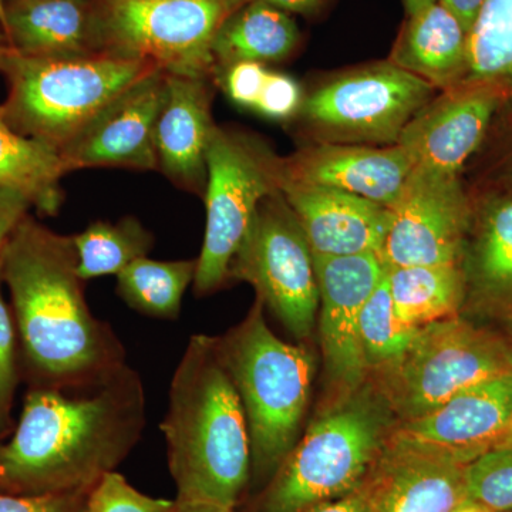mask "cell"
Wrapping results in <instances>:
<instances>
[{
	"label": "cell",
	"instance_id": "6da1fadb",
	"mask_svg": "<svg viewBox=\"0 0 512 512\" xmlns=\"http://www.w3.org/2000/svg\"><path fill=\"white\" fill-rule=\"evenodd\" d=\"M146 404L141 377L127 363L94 379L30 390L15 434L0 446V490L89 491L137 446Z\"/></svg>",
	"mask_w": 512,
	"mask_h": 512
},
{
	"label": "cell",
	"instance_id": "7a4b0ae2",
	"mask_svg": "<svg viewBox=\"0 0 512 512\" xmlns=\"http://www.w3.org/2000/svg\"><path fill=\"white\" fill-rule=\"evenodd\" d=\"M73 237L25 218L0 254L29 366L45 384L82 382L126 363L109 323L84 298Z\"/></svg>",
	"mask_w": 512,
	"mask_h": 512
},
{
	"label": "cell",
	"instance_id": "3957f363",
	"mask_svg": "<svg viewBox=\"0 0 512 512\" xmlns=\"http://www.w3.org/2000/svg\"><path fill=\"white\" fill-rule=\"evenodd\" d=\"M177 504L234 510L251 476L247 416L217 338L194 335L168 393L161 423Z\"/></svg>",
	"mask_w": 512,
	"mask_h": 512
},
{
	"label": "cell",
	"instance_id": "277c9868",
	"mask_svg": "<svg viewBox=\"0 0 512 512\" xmlns=\"http://www.w3.org/2000/svg\"><path fill=\"white\" fill-rule=\"evenodd\" d=\"M156 69L147 60L110 53L32 56L10 47L0 59L9 83L0 109L13 130L60 151L111 101Z\"/></svg>",
	"mask_w": 512,
	"mask_h": 512
},
{
	"label": "cell",
	"instance_id": "5b68a950",
	"mask_svg": "<svg viewBox=\"0 0 512 512\" xmlns=\"http://www.w3.org/2000/svg\"><path fill=\"white\" fill-rule=\"evenodd\" d=\"M393 413L363 384L309 427L274 474L258 512H306L352 493L382 456Z\"/></svg>",
	"mask_w": 512,
	"mask_h": 512
},
{
	"label": "cell",
	"instance_id": "8992f818",
	"mask_svg": "<svg viewBox=\"0 0 512 512\" xmlns=\"http://www.w3.org/2000/svg\"><path fill=\"white\" fill-rule=\"evenodd\" d=\"M217 345L247 416L251 468L258 476H274L301 430L313 357L269 329L259 301L238 328L217 338Z\"/></svg>",
	"mask_w": 512,
	"mask_h": 512
},
{
	"label": "cell",
	"instance_id": "52a82bcc",
	"mask_svg": "<svg viewBox=\"0 0 512 512\" xmlns=\"http://www.w3.org/2000/svg\"><path fill=\"white\" fill-rule=\"evenodd\" d=\"M511 373L510 343L453 316L420 328L404 355L377 373V392L397 420L407 421L476 384Z\"/></svg>",
	"mask_w": 512,
	"mask_h": 512
},
{
	"label": "cell",
	"instance_id": "ba28073f",
	"mask_svg": "<svg viewBox=\"0 0 512 512\" xmlns=\"http://www.w3.org/2000/svg\"><path fill=\"white\" fill-rule=\"evenodd\" d=\"M278 160L254 138L215 126L207 151V227L194 291H217L259 204L278 190Z\"/></svg>",
	"mask_w": 512,
	"mask_h": 512
},
{
	"label": "cell",
	"instance_id": "9c48e42d",
	"mask_svg": "<svg viewBox=\"0 0 512 512\" xmlns=\"http://www.w3.org/2000/svg\"><path fill=\"white\" fill-rule=\"evenodd\" d=\"M434 92L389 60L323 83L303 99L299 113L319 143L393 146Z\"/></svg>",
	"mask_w": 512,
	"mask_h": 512
},
{
	"label": "cell",
	"instance_id": "30bf717a",
	"mask_svg": "<svg viewBox=\"0 0 512 512\" xmlns=\"http://www.w3.org/2000/svg\"><path fill=\"white\" fill-rule=\"evenodd\" d=\"M245 0H107L101 12L110 55L147 60L173 76L215 73L212 42Z\"/></svg>",
	"mask_w": 512,
	"mask_h": 512
},
{
	"label": "cell",
	"instance_id": "8fae6325",
	"mask_svg": "<svg viewBox=\"0 0 512 512\" xmlns=\"http://www.w3.org/2000/svg\"><path fill=\"white\" fill-rule=\"evenodd\" d=\"M228 278L254 286L258 301L296 339L311 335L319 308L312 249L281 191L259 204Z\"/></svg>",
	"mask_w": 512,
	"mask_h": 512
},
{
	"label": "cell",
	"instance_id": "7c38bea8",
	"mask_svg": "<svg viewBox=\"0 0 512 512\" xmlns=\"http://www.w3.org/2000/svg\"><path fill=\"white\" fill-rule=\"evenodd\" d=\"M468 202L458 175L414 167L380 259L386 269L458 264L468 227Z\"/></svg>",
	"mask_w": 512,
	"mask_h": 512
},
{
	"label": "cell",
	"instance_id": "4fadbf2b",
	"mask_svg": "<svg viewBox=\"0 0 512 512\" xmlns=\"http://www.w3.org/2000/svg\"><path fill=\"white\" fill-rule=\"evenodd\" d=\"M512 417V373L476 384L433 412L399 421L387 444L467 466L497 447Z\"/></svg>",
	"mask_w": 512,
	"mask_h": 512
},
{
	"label": "cell",
	"instance_id": "5bb4252c",
	"mask_svg": "<svg viewBox=\"0 0 512 512\" xmlns=\"http://www.w3.org/2000/svg\"><path fill=\"white\" fill-rule=\"evenodd\" d=\"M319 289V332L326 370L346 393L365 384L369 372L360 343V318L387 269L376 254L313 255Z\"/></svg>",
	"mask_w": 512,
	"mask_h": 512
},
{
	"label": "cell",
	"instance_id": "9a60e30c",
	"mask_svg": "<svg viewBox=\"0 0 512 512\" xmlns=\"http://www.w3.org/2000/svg\"><path fill=\"white\" fill-rule=\"evenodd\" d=\"M165 96L167 73L161 69L131 84L60 148L67 170H157L156 124Z\"/></svg>",
	"mask_w": 512,
	"mask_h": 512
},
{
	"label": "cell",
	"instance_id": "2e32d148",
	"mask_svg": "<svg viewBox=\"0 0 512 512\" xmlns=\"http://www.w3.org/2000/svg\"><path fill=\"white\" fill-rule=\"evenodd\" d=\"M497 87L463 83L431 99L404 127L396 144L414 167L458 175L483 141L498 104Z\"/></svg>",
	"mask_w": 512,
	"mask_h": 512
},
{
	"label": "cell",
	"instance_id": "e0dca14e",
	"mask_svg": "<svg viewBox=\"0 0 512 512\" xmlns=\"http://www.w3.org/2000/svg\"><path fill=\"white\" fill-rule=\"evenodd\" d=\"M414 161L399 144L319 143L279 158L278 177L349 192L393 210L402 198Z\"/></svg>",
	"mask_w": 512,
	"mask_h": 512
},
{
	"label": "cell",
	"instance_id": "ac0fdd59",
	"mask_svg": "<svg viewBox=\"0 0 512 512\" xmlns=\"http://www.w3.org/2000/svg\"><path fill=\"white\" fill-rule=\"evenodd\" d=\"M278 190L301 224L313 255L380 256L392 227L390 208L335 188L279 177Z\"/></svg>",
	"mask_w": 512,
	"mask_h": 512
},
{
	"label": "cell",
	"instance_id": "d6986e66",
	"mask_svg": "<svg viewBox=\"0 0 512 512\" xmlns=\"http://www.w3.org/2000/svg\"><path fill=\"white\" fill-rule=\"evenodd\" d=\"M214 128L208 79L167 73V96L156 124L158 170L184 190L205 191Z\"/></svg>",
	"mask_w": 512,
	"mask_h": 512
},
{
	"label": "cell",
	"instance_id": "ffe728a7",
	"mask_svg": "<svg viewBox=\"0 0 512 512\" xmlns=\"http://www.w3.org/2000/svg\"><path fill=\"white\" fill-rule=\"evenodd\" d=\"M367 480L373 512H454L468 501L466 466L387 443Z\"/></svg>",
	"mask_w": 512,
	"mask_h": 512
},
{
	"label": "cell",
	"instance_id": "44dd1931",
	"mask_svg": "<svg viewBox=\"0 0 512 512\" xmlns=\"http://www.w3.org/2000/svg\"><path fill=\"white\" fill-rule=\"evenodd\" d=\"M2 18L9 46L23 55L106 53L101 12L90 0H12Z\"/></svg>",
	"mask_w": 512,
	"mask_h": 512
},
{
	"label": "cell",
	"instance_id": "7402d4cb",
	"mask_svg": "<svg viewBox=\"0 0 512 512\" xmlns=\"http://www.w3.org/2000/svg\"><path fill=\"white\" fill-rule=\"evenodd\" d=\"M467 39L456 16L436 2L409 16L390 62L446 92L466 82Z\"/></svg>",
	"mask_w": 512,
	"mask_h": 512
},
{
	"label": "cell",
	"instance_id": "603a6c76",
	"mask_svg": "<svg viewBox=\"0 0 512 512\" xmlns=\"http://www.w3.org/2000/svg\"><path fill=\"white\" fill-rule=\"evenodd\" d=\"M298 40V26L284 10L262 0L244 2L222 22L212 42L215 70L238 62H279Z\"/></svg>",
	"mask_w": 512,
	"mask_h": 512
},
{
	"label": "cell",
	"instance_id": "cb8c5ba5",
	"mask_svg": "<svg viewBox=\"0 0 512 512\" xmlns=\"http://www.w3.org/2000/svg\"><path fill=\"white\" fill-rule=\"evenodd\" d=\"M67 173L57 148L13 130L0 109V185L22 192L40 214L53 217L62 207L60 180Z\"/></svg>",
	"mask_w": 512,
	"mask_h": 512
},
{
	"label": "cell",
	"instance_id": "d4e9b609",
	"mask_svg": "<svg viewBox=\"0 0 512 512\" xmlns=\"http://www.w3.org/2000/svg\"><path fill=\"white\" fill-rule=\"evenodd\" d=\"M394 311L420 329L453 318L464 296V276L458 264L413 265L387 269Z\"/></svg>",
	"mask_w": 512,
	"mask_h": 512
},
{
	"label": "cell",
	"instance_id": "484cf974",
	"mask_svg": "<svg viewBox=\"0 0 512 512\" xmlns=\"http://www.w3.org/2000/svg\"><path fill=\"white\" fill-rule=\"evenodd\" d=\"M198 259L154 261L136 259L117 275V293L134 311L151 318L175 320L185 291L194 285Z\"/></svg>",
	"mask_w": 512,
	"mask_h": 512
},
{
	"label": "cell",
	"instance_id": "4316f807",
	"mask_svg": "<svg viewBox=\"0 0 512 512\" xmlns=\"http://www.w3.org/2000/svg\"><path fill=\"white\" fill-rule=\"evenodd\" d=\"M153 241L150 231L134 217L121 218L116 224L93 222L73 237L80 278L119 275L131 262L147 256Z\"/></svg>",
	"mask_w": 512,
	"mask_h": 512
},
{
	"label": "cell",
	"instance_id": "83f0119b",
	"mask_svg": "<svg viewBox=\"0 0 512 512\" xmlns=\"http://www.w3.org/2000/svg\"><path fill=\"white\" fill-rule=\"evenodd\" d=\"M464 83L512 87V0H487L468 33Z\"/></svg>",
	"mask_w": 512,
	"mask_h": 512
},
{
	"label": "cell",
	"instance_id": "f1b7e54d",
	"mask_svg": "<svg viewBox=\"0 0 512 512\" xmlns=\"http://www.w3.org/2000/svg\"><path fill=\"white\" fill-rule=\"evenodd\" d=\"M419 329L394 311L387 272L367 299L360 318V343L367 372L379 373L404 355Z\"/></svg>",
	"mask_w": 512,
	"mask_h": 512
},
{
	"label": "cell",
	"instance_id": "f546056e",
	"mask_svg": "<svg viewBox=\"0 0 512 512\" xmlns=\"http://www.w3.org/2000/svg\"><path fill=\"white\" fill-rule=\"evenodd\" d=\"M477 288L494 301L512 303V198L491 207L474 249Z\"/></svg>",
	"mask_w": 512,
	"mask_h": 512
},
{
	"label": "cell",
	"instance_id": "4dcf8cb0",
	"mask_svg": "<svg viewBox=\"0 0 512 512\" xmlns=\"http://www.w3.org/2000/svg\"><path fill=\"white\" fill-rule=\"evenodd\" d=\"M468 500L493 512L512 511V448H494L466 466Z\"/></svg>",
	"mask_w": 512,
	"mask_h": 512
},
{
	"label": "cell",
	"instance_id": "1f68e13d",
	"mask_svg": "<svg viewBox=\"0 0 512 512\" xmlns=\"http://www.w3.org/2000/svg\"><path fill=\"white\" fill-rule=\"evenodd\" d=\"M79 512H178V505L140 493L126 477L110 471L90 488Z\"/></svg>",
	"mask_w": 512,
	"mask_h": 512
},
{
	"label": "cell",
	"instance_id": "d6a6232c",
	"mask_svg": "<svg viewBox=\"0 0 512 512\" xmlns=\"http://www.w3.org/2000/svg\"><path fill=\"white\" fill-rule=\"evenodd\" d=\"M2 284L3 275L0 268V429L9 421L13 396L18 384L15 326L3 299Z\"/></svg>",
	"mask_w": 512,
	"mask_h": 512
},
{
	"label": "cell",
	"instance_id": "836d02e7",
	"mask_svg": "<svg viewBox=\"0 0 512 512\" xmlns=\"http://www.w3.org/2000/svg\"><path fill=\"white\" fill-rule=\"evenodd\" d=\"M302 101L301 87L292 77L268 72L255 110L269 119L285 120L299 113Z\"/></svg>",
	"mask_w": 512,
	"mask_h": 512
},
{
	"label": "cell",
	"instance_id": "e575fe53",
	"mask_svg": "<svg viewBox=\"0 0 512 512\" xmlns=\"http://www.w3.org/2000/svg\"><path fill=\"white\" fill-rule=\"evenodd\" d=\"M268 72L262 63L238 62L222 67L218 79L229 99L239 106L255 109Z\"/></svg>",
	"mask_w": 512,
	"mask_h": 512
},
{
	"label": "cell",
	"instance_id": "d590c367",
	"mask_svg": "<svg viewBox=\"0 0 512 512\" xmlns=\"http://www.w3.org/2000/svg\"><path fill=\"white\" fill-rule=\"evenodd\" d=\"M89 491L42 495L0 493V512H79Z\"/></svg>",
	"mask_w": 512,
	"mask_h": 512
},
{
	"label": "cell",
	"instance_id": "8d00e7d4",
	"mask_svg": "<svg viewBox=\"0 0 512 512\" xmlns=\"http://www.w3.org/2000/svg\"><path fill=\"white\" fill-rule=\"evenodd\" d=\"M32 202L22 192L0 185V254L20 222L28 217Z\"/></svg>",
	"mask_w": 512,
	"mask_h": 512
},
{
	"label": "cell",
	"instance_id": "74e56055",
	"mask_svg": "<svg viewBox=\"0 0 512 512\" xmlns=\"http://www.w3.org/2000/svg\"><path fill=\"white\" fill-rule=\"evenodd\" d=\"M306 512H373L372 488L369 480L366 478L352 493L343 495L338 500L316 505Z\"/></svg>",
	"mask_w": 512,
	"mask_h": 512
},
{
	"label": "cell",
	"instance_id": "f35d334b",
	"mask_svg": "<svg viewBox=\"0 0 512 512\" xmlns=\"http://www.w3.org/2000/svg\"><path fill=\"white\" fill-rule=\"evenodd\" d=\"M458 19L464 30L470 33L487 0H439Z\"/></svg>",
	"mask_w": 512,
	"mask_h": 512
},
{
	"label": "cell",
	"instance_id": "ab89813d",
	"mask_svg": "<svg viewBox=\"0 0 512 512\" xmlns=\"http://www.w3.org/2000/svg\"><path fill=\"white\" fill-rule=\"evenodd\" d=\"M262 2L269 3V5L284 10V12L308 15V13L318 9L322 5L323 0H262Z\"/></svg>",
	"mask_w": 512,
	"mask_h": 512
},
{
	"label": "cell",
	"instance_id": "60d3db41",
	"mask_svg": "<svg viewBox=\"0 0 512 512\" xmlns=\"http://www.w3.org/2000/svg\"><path fill=\"white\" fill-rule=\"evenodd\" d=\"M404 6H406L407 15L414 16L439 0H403Z\"/></svg>",
	"mask_w": 512,
	"mask_h": 512
},
{
	"label": "cell",
	"instance_id": "b9f144b4",
	"mask_svg": "<svg viewBox=\"0 0 512 512\" xmlns=\"http://www.w3.org/2000/svg\"><path fill=\"white\" fill-rule=\"evenodd\" d=\"M177 503V501H175ZM178 505V512H234L228 508L214 507V505Z\"/></svg>",
	"mask_w": 512,
	"mask_h": 512
},
{
	"label": "cell",
	"instance_id": "7bdbcfd3",
	"mask_svg": "<svg viewBox=\"0 0 512 512\" xmlns=\"http://www.w3.org/2000/svg\"><path fill=\"white\" fill-rule=\"evenodd\" d=\"M3 3L0 2V59H2L3 55L10 49L8 36H6L5 28H3Z\"/></svg>",
	"mask_w": 512,
	"mask_h": 512
},
{
	"label": "cell",
	"instance_id": "ee69618b",
	"mask_svg": "<svg viewBox=\"0 0 512 512\" xmlns=\"http://www.w3.org/2000/svg\"><path fill=\"white\" fill-rule=\"evenodd\" d=\"M495 448H512V417L510 423H508L507 429H505L503 437L498 441L497 447Z\"/></svg>",
	"mask_w": 512,
	"mask_h": 512
},
{
	"label": "cell",
	"instance_id": "f6af8a7d",
	"mask_svg": "<svg viewBox=\"0 0 512 512\" xmlns=\"http://www.w3.org/2000/svg\"><path fill=\"white\" fill-rule=\"evenodd\" d=\"M511 319H512V315H511Z\"/></svg>",
	"mask_w": 512,
	"mask_h": 512
},
{
	"label": "cell",
	"instance_id": "bcb514c9",
	"mask_svg": "<svg viewBox=\"0 0 512 512\" xmlns=\"http://www.w3.org/2000/svg\"><path fill=\"white\" fill-rule=\"evenodd\" d=\"M512 512V511H511Z\"/></svg>",
	"mask_w": 512,
	"mask_h": 512
}]
</instances>
